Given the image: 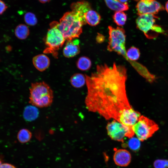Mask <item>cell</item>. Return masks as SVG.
<instances>
[{
    "label": "cell",
    "mask_w": 168,
    "mask_h": 168,
    "mask_svg": "<svg viewBox=\"0 0 168 168\" xmlns=\"http://www.w3.org/2000/svg\"><path fill=\"white\" fill-rule=\"evenodd\" d=\"M72 11L79 12L84 16L85 13L91 9L90 4L86 2H77L71 4Z\"/></svg>",
    "instance_id": "17"
},
{
    "label": "cell",
    "mask_w": 168,
    "mask_h": 168,
    "mask_svg": "<svg viewBox=\"0 0 168 168\" xmlns=\"http://www.w3.org/2000/svg\"><path fill=\"white\" fill-rule=\"evenodd\" d=\"M91 66V62L90 59L86 56L80 57L77 62V68L81 70L85 71L89 69Z\"/></svg>",
    "instance_id": "21"
},
{
    "label": "cell",
    "mask_w": 168,
    "mask_h": 168,
    "mask_svg": "<svg viewBox=\"0 0 168 168\" xmlns=\"http://www.w3.org/2000/svg\"><path fill=\"white\" fill-rule=\"evenodd\" d=\"M71 85L76 88H79L83 86L86 82V77L83 74L76 73L73 75L70 79Z\"/></svg>",
    "instance_id": "18"
},
{
    "label": "cell",
    "mask_w": 168,
    "mask_h": 168,
    "mask_svg": "<svg viewBox=\"0 0 168 168\" xmlns=\"http://www.w3.org/2000/svg\"><path fill=\"white\" fill-rule=\"evenodd\" d=\"M0 168H16L13 165L8 163H2L0 166Z\"/></svg>",
    "instance_id": "28"
},
{
    "label": "cell",
    "mask_w": 168,
    "mask_h": 168,
    "mask_svg": "<svg viewBox=\"0 0 168 168\" xmlns=\"http://www.w3.org/2000/svg\"><path fill=\"white\" fill-rule=\"evenodd\" d=\"M29 103L37 107L50 106L53 101V92L50 86L44 82L31 84L29 89Z\"/></svg>",
    "instance_id": "3"
},
{
    "label": "cell",
    "mask_w": 168,
    "mask_h": 168,
    "mask_svg": "<svg viewBox=\"0 0 168 168\" xmlns=\"http://www.w3.org/2000/svg\"><path fill=\"white\" fill-rule=\"evenodd\" d=\"M65 40L57 27V21H53L47 34L45 41L46 47L44 53L52 54L54 56H57V51L62 47Z\"/></svg>",
    "instance_id": "6"
},
{
    "label": "cell",
    "mask_w": 168,
    "mask_h": 168,
    "mask_svg": "<svg viewBox=\"0 0 168 168\" xmlns=\"http://www.w3.org/2000/svg\"><path fill=\"white\" fill-rule=\"evenodd\" d=\"M32 62L35 68L40 72L45 70L49 66L50 61L49 58L46 55L41 54L34 56Z\"/></svg>",
    "instance_id": "13"
},
{
    "label": "cell",
    "mask_w": 168,
    "mask_h": 168,
    "mask_svg": "<svg viewBox=\"0 0 168 168\" xmlns=\"http://www.w3.org/2000/svg\"><path fill=\"white\" fill-rule=\"evenodd\" d=\"M141 114L132 108L124 110L120 115L118 122L124 125L133 126L138 121Z\"/></svg>",
    "instance_id": "10"
},
{
    "label": "cell",
    "mask_w": 168,
    "mask_h": 168,
    "mask_svg": "<svg viewBox=\"0 0 168 168\" xmlns=\"http://www.w3.org/2000/svg\"><path fill=\"white\" fill-rule=\"evenodd\" d=\"M3 158V156L0 153V166L1 164L3 163L4 160Z\"/></svg>",
    "instance_id": "30"
},
{
    "label": "cell",
    "mask_w": 168,
    "mask_h": 168,
    "mask_svg": "<svg viewBox=\"0 0 168 168\" xmlns=\"http://www.w3.org/2000/svg\"><path fill=\"white\" fill-rule=\"evenodd\" d=\"M108 29L109 38L107 50L122 55L135 68L137 63L130 61L127 56L125 49L126 36L124 30L120 27L115 28L111 26H108Z\"/></svg>",
    "instance_id": "4"
},
{
    "label": "cell",
    "mask_w": 168,
    "mask_h": 168,
    "mask_svg": "<svg viewBox=\"0 0 168 168\" xmlns=\"http://www.w3.org/2000/svg\"><path fill=\"white\" fill-rule=\"evenodd\" d=\"M106 129L108 135L112 139L122 142L125 137L130 138L134 134L133 126L125 125L116 120L109 123Z\"/></svg>",
    "instance_id": "8"
},
{
    "label": "cell",
    "mask_w": 168,
    "mask_h": 168,
    "mask_svg": "<svg viewBox=\"0 0 168 168\" xmlns=\"http://www.w3.org/2000/svg\"><path fill=\"white\" fill-rule=\"evenodd\" d=\"M7 6L2 0H0V15L2 14L7 9Z\"/></svg>",
    "instance_id": "27"
},
{
    "label": "cell",
    "mask_w": 168,
    "mask_h": 168,
    "mask_svg": "<svg viewBox=\"0 0 168 168\" xmlns=\"http://www.w3.org/2000/svg\"><path fill=\"white\" fill-rule=\"evenodd\" d=\"M29 34V29L28 26L25 24H20L18 25L15 30L16 36L21 40L26 39Z\"/></svg>",
    "instance_id": "19"
},
{
    "label": "cell",
    "mask_w": 168,
    "mask_h": 168,
    "mask_svg": "<svg viewBox=\"0 0 168 168\" xmlns=\"http://www.w3.org/2000/svg\"><path fill=\"white\" fill-rule=\"evenodd\" d=\"M114 151L113 160L117 165L125 167L130 164L131 156L129 151L124 149L115 148Z\"/></svg>",
    "instance_id": "11"
},
{
    "label": "cell",
    "mask_w": 168,
    "mask_h": 168,
    "mask_svg": "<svg viewBox=\"0 0 168 168\" xmlns=\"http://www.w3.org/2000/svg\"><path fill=\"white\" fill-rule=\"evenodd\" d=\"M120 2L124 3H127V2L128 0H118Z\"/></svg>",
    "instance_id": "33"
},
{
    "label": "cell",
    "mask_w": 168,
    "mask_h": 168,
    "mask_svg": "<svg viewBox=\"0 0 168 168\" xmlns=\"http://www.w3.org/2000/svg\"><path fill=\"white\" fill-rule=\"evenodd\" d=\"M127 57L129 60L135 61L139 58L140 52L139 49L135 47H131L126 51Z\"/></svg>",
    "instance_id": "23"
},
{
    "label": "cell",
    "mask_w": 168,
    "mask_h": 168,
    "mask_svg": "<svg viewBox=\"0 0 168 168\" xmlns=\"http://www.w3.org/2000/svg\"><path fill=\"white\" fill-rule=\"evenodd\" d=\"M157 18L152 14L139 15L136 20L137 27L147 38H155L159 34L165 32L161 26L155 24Z\"/></svg>",
    "instance_id": "5"
},
{
    "label": "cell",
    "mask_w": 168,
    "mask_h": 168,
    "mask_svg": "<svg viewBox=\"0 0 168 168\" xmlns=\"http://www.w3.org/2000/svg\"><path fill=\"white\" fill-rule=\"evenodd\" d=\"M6 51L8 52L12 50V47L10 45H7L6 46Z\"/></svg>",
    "instance_id": "31"
},
{
    "label": "cell",
    "mask_w": 168,
    "mask_h": 168,
    "mask_svg": "<svg viewBox=\"0 0 168 168\" xmlns=\"http://www.w3.org/2000/svg\"><path fill=\"white\" fill-rule=\"evenodd\" d=\"M105 1L107 6L116 12H122L128 9L127 3H122L118 0H105Z\"/></svg>",
    "instance_id": "16"
},
{
    "label": "cell",
    "mask_w": 168,
    "mask_h": 168,
    "mask_svg": "<svg viewBox=\"0 0 168 168\" xmlns=\"http://www.w3.org/2000/svg\"><path fill=\"white\" fill-rule=\"evenodd\" d=\"M50 0H39V1L42 3H45L48 2Z\"/></svg>",
    "instance_id": "32"
},
{
    "label": "cell",
    "mask_w": 168,
    "mask_h": 168,
    "mask_svg": "<svg viewBox=\"0 0 168 168\" xmlns=\"http://www.w3.org/2000/svg\"><path fill=\"white\" fill-rule=\"evenodd\" d=\"M86 23L84 16L72 11L64 13L59 22L57 21V26L68 41L78 38L82 32V26Z\"/></svg>",
    "instance_id": "2"
},
{
    "label": "cell",
    "mask_w": 168,
    "mask_h": 168,
    "mask_svg": "<svg viewBox=\"0 0 168 168\" xmlns=\"http://www.w3.org/2000/svg\"><path fill=\"white\" fill-rule=\"evenodd\" d=\"M127 18L126 14L121 11L116 12L113 16L114 22L119 26H122L125 24Z\"/></svg>",
    "instance_id": "22"
},
{
    "label": "cell",
    "mask_w": 168,
    "mask_h": 168,
    "mask_svg": "<svg viewBox=\"0 0 168 168\" xmlns=\"http://www.w3.org/2000/svg\"><path fill=\"white\" fill-rule=\"evenodd\" d=\"M79 42L77 38L67 41L63 50V55L69 58L78 54L80 52Z\"/></svg>",
    "instance_id": "12"
},
{
    "label": "cell",
    "mask_w": 168,
    "mask_h": 168,
    "mask_svg": "<svg viewBox=\"0 0 168 168\" xmlns=\"http://www.w3.org/2000/svg\"><path fill=\"white\" fill-rule=\"evenodd\" d=\"M104 39V36L101 34H98L96 38L97 41L98 43H101L102 42Z\"/></svg>",
    "instance_id": "29"
},
{
    "label": "cell",
    "mask_w": 168,
    "mask_h": 168,
    "mask_svg": "<svg viewBox=\"0 0 168 168\" xmlns=\"http://www.w3.org/2000/svg\"><path fill=\"white\" fill-rule=\"evenodd\" d=\"M37 107L33 105L27 106L25 108L23 114L24 118L27 121L35 119L38 116L39 112Z\"/></svg>",
    "instance_id": "15"
},
{
    "label": "cell",
    "mask_w": 168,
    "mask_h": 168,
    "mask_svg": "<svg viewBox=\"0 0 168 168\" xmlns=\"http://www.w3.org/2000/svg\"><path fill=\"white\" fill-rule=\"evenodd\" d=\"M32 136V133L29 130L26 128H22L18 132L17 138L20 142L25 143L29 142Z\"/></svg>",
    "instance_id": "20"
},
{
    "label": "cell",
    "mask_w": 168,
    "mask_h": 168,
    "mask_svg": "<svg viewBox=\"0 0 168 168\" xmlns=\"http://www.w3.org/2000/svg\"><path fill=\"white\" fill-rule=\"evenodd\" d=\"M133 129L137 138L143 141L151 137L158 130L159 127L153 121L142 115L133 126Z\"/></svg>",
    "instance_id": "7"
},
{
    "label": "cell",
    "mask_w": 168,
    "mask_h": 168,
    "mask_svg": "<svg viewBox=\"0 0 168 168\" xmlns=\"http://www.w3.org/2000/svg\"><path fill=\"white\" fill-rule=\"evenodd\" d=\"M86 23L90 26H95L100 22L101 17L100 15L95 11L90 10L84 15Z\"/></svg>",
    "instance_id": "14"
},
{
    "label": "cell",
    "mask_w": 168,
    "mask_h": 168,
    "mask_svg": "<svg viewBox=\"0 0 168 168\" xmlns=\"http://www.w3.org/2000/svg\"><path fill=\"white\" fill-rule=\"evenodd\" d=\"M85 77L87 94L85 103L88 110L118 122L123 112L132 108L126 94L124 66L115 63L111 67L98 65L95 72Z\"/></svg>",
    "instance_id": "1"
},
{
    "label": "cell",
    "mask_w": 168,
    "mask_h": 168,
    "mask_svg": "<svg viewBox=\"0 0 168 168\" xmlns=\"http://www.w3.org/2000/svg\"><path fill=\"white\" fill-rule=\"evenodd\" d=\"M141 141L137 138L132 137L128 140V146L131 150L138 151L141 147Z\"/></svg>",
    "instance_id": "24"
},
{
    "label": "cell",
    "mask_w": 168,
    "mask_h": 168,
    "mask_svg": "<svg viewBox=\"0 0 168 168\" xmlns=\"http://www.w3.org/2000/svg\"><path fill=\"white\" fill-rule=\"evenodd\" d=\"M155 168H168V160L166 159H157L153 163Z\"/></svg>",
    "instance_id": "26"
},
{
    "label": "cell",
    "mask_w": 168,
    "mask_h": 168,
    "mask_svg": "<svg viewBox=\"0 0 168 168\" xmlns=\"http://www.w3.org/2000/svg\"><path fill=\"white\" fill-rule=\"evenodd\" d=\"M136 0V1H138L139 0Z\"/></svg>",
    "instance_id": "35"
},
{
    "label": "cell",
    "mask_w": 168,
    "mask_h": 168,
    "mask_svg": "<svg viewBox=\"0 0 168 168\" xmlns=\"http://www.w3.org/2000/svg\"><path fill=\"white\" fill-rule=\"evenodd\" d=\"M24 19L26 23L30 26H35L37 22V20L35 16L31 12H27L25 14Z\"/></svg>",
    "instance_id": "25"
},
{
    "label": "cell",
    "mask_w": 168,
    "mask_h": 168,
    "mask_svg": "<svg viewBox=\"0 0 168 168\" xmlns=\"http://www.w3.org/2000/svg\"><path fill=\"white\" fill-rule=\"evenodd\" d=\"M165 8L166 11L168 13V1L166 3Z\"/></svg>",
    "instance_id": "34"
},
{
    "label": "cell",
    "mask_w": 168,
    "mask_h": 168,
    "mask_svg": "<svg viewBox=\"0 0 168 168\" xmlns=\"http://www.w3.org/2000/svg\"><path fill=\"white\" fill-rule=\"evenodd\" d=\"M136 7L138 15L156 14L164 9L163 7L155 0H140Z\"/></svg>",
    "instance_id": "9"
}]
</instances>
